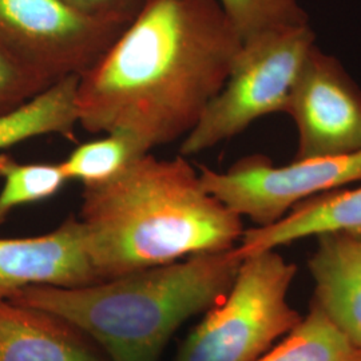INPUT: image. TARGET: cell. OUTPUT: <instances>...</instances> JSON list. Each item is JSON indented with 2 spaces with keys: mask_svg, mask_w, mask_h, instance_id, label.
<instances>
[{
  "mask_svg": "<svg viewBox=\"0 0 361 361\" xmlns=\"http://www.w3.org/2000/svg\"><path fill=\"white\" fill-rule=\"evenodd\" d=\"M90 18L128 27L141 13L147 0H63Z\"/></svg>",
  "mask_w": 361,
  "mask_h": 361,
  "instance_id": "obj_19",
  "label": "cell"
},
{
  "mask_svg": "<svg viewBox=\"0 0 361 361\" xmlns=\"http://www.w3.org/2000/svg\"><path fill=\"white\" fill-rule=\"evenodd\" d=\"M316 35L310 25L268 31L243 42L222 90L182 141L193 157L244 133L264 116L286 111Z\"/></svg>",
  "mask_w": 361,
  "mask_h": 361,
  "instance_id": "obj_5",
  "label": "cell"
},
{
  "mask_svg": "<svg viewBox=\"0 0 361 361\" xmlns=\"http://www.w3.org/2000/svg\"><path fill=\"white\" fill-rule=\"evenodd\" d=\"M125 28L63 0H0V44L51 85L86 73Z\"/></svg>",
  "mask_w": 361,
  "mask_h": 361,
  "instance_id": "obj_7",
  "label": "cell"
},
{
  "mask_svg": "<svg viewBox=\"0 0 361 361\" xmlns=\"http://www.w3.org/2000/svg\"><path fill=\"white\" fill-rule=\"evenodd\" d=\"M78 79L63 78L13 113L0 116V152L43 135L73 138L78 125Z\"/></svg>",
  "mask_w": 361,
  "mask_h": 361,
  "instance_id": "obj_13",
  "label": "cell"
},
{
  "mask_svg": "<svg viewBox=\"0 0 361 361\" xmlns=\"http://www.w3.org/2000/svg\"><path fill=\"white\" fill-rule=\"evenodd\" d=\"M97 281L83 229L75 217L42 235L0 238V300L27 286L73 288Z\"/></svg>",
  "mask_w": 361,
  "mask_h": 361,
  "instance_id": "obj_9",
  "label": "cell"
},
{
  "mask_svg": "<svg viewBox=\"0 0 361 361\" xmlns=\"http://www.w3.org/2000/svg\"><path fill=\"white\" fill-rule=\"evenodd\" d=\"M241 261L233 247L99 284L27 286L7 300L46 312L82 331L113 361H155L180 324L226 296Z\"/></svg>",
  "mask_w": 361,
  "mask_h": 361,
  "instance_id": "obj_3",
  "label": "cell"
},
{
  "mask_svg": "<svg viewBox=\"0 0 361 361\" xmlns=\"http://www.w3.org/2000/svg\"><path fill=\"white\" fill-rule=\"evenodd\" d=\"M297 268L277 250L243 258L232 288L186 338L176 361H255L301 322L288 301Z\"/></svg>",
  "mask_w": 361,
  "mask_h": 361,
  "instance_id": "obj_4",
  "label": "cell"
},
{
  "mask_svg": "<svg viewBox=\"0 0 361 361\" xmlns=\"http://www.w3.org/2000/svg\"><path fill=\"white\" fill-rule=\"evenodd\" d=\"M0 225L16 207L49 200L67 182L61 164H22L0 153Z\"/></svg>",
  "mask_w": 361,
  "mask_h": 361,
  "instance_id": "obj_16",
  "label": "cell"
},
{
  "mask_svg": "<svg viewBox=\"0 0 361 361\" xmlns=\"http://www.w3.org/2000/svg\"><path fill=\"white\" fill-rule=\"evenodd\" d=\"M51 314L0 300V361H101Z\"/></svg>",
  "mask_w": 361,
  "mask_h": 361,
  "instance_id": "obj_12",
  "label": "cell"
},
{
  "mask_svg": "<svg viewBox=\"0 0 361 361\" xmlns=\"http://www.w3.org/2000/svg\"><path fill=\"white\" fill-rule=\"evenodd\" d=\"M285 114L297 130L293 159L361 149V90L341 62L317 46L297 77Z\"/></svg>",
  "mask_w": 361,
  "mask_h": 361,
  "instance_id": "obj_8",
  "label": "cell"
},
{
  "mask_svg": "<svg viewBox=\"0 0 361 361\" xmlns=\"http://www.w3.org/2000/svg\"><path fill=\"white\" fill-rule=\"evenodd\" d=\"M198 174L207 192L233 213L256 226H268L308 198L361 183V149L292 159L286 165H274L267 155L250 154L225 171L201 165Z\"/></svg>",
  "mask_w": 361,
  "mask_h": 361,
  "instance_id": "obj_6",
  "label": "cell"
},
{
  "mask_svg": "<svg viewBox=\"0 0 361 361\" xmlns=\"http://www.w3.org/2000/svg\"><path fill=\"white\" fill-rule=\"evenodd\" d=\"M98 280L235 247L243 219L207 192L178 154L140 157L116 178L83 186L79 214Z\"/></svg>",
  "mask_w": 361,
  "mask_h": 361,
  "instance_id": "obj_2",
  "label": "cell"
},
{
  "mask_svg": "<svg viewBox=\"0 0 361 361\" xmlns=\"http://www.w3.org/2000/svg\"><path fill=\"white\" fill-rule=\"evenodd\" d=\"M50 86L0 44V116L13 113Z\"/></svg>",
  "mask_w": 361,
  "mask_h": 361,
  "instance_id": "obj_18",
  "label": "cell"
},
{
  "mask_svg": "<svg viewBox=\"0 0 361 361\" xmlns=\"http://www.w3.org/2000/svg\"><path fill=\"white\" fill-rule=\"evenodd\" d=\"M147 153L150 152L134 135L114 131L79 145L59 164L67 180L92 186L116 178L135 159Z\"/></svg>",
  "mask_w": 361,
  "mask_h": 361,
  "instance_id": "obj_15",
  "label": "cell"
},
{
  "mask_svg": "<svg viewBox=\"0 0 361 361\" xmlns=\"http://www.w3.org/2000/svg\"><path fill=\"white\" fill-rule=\"evenodd\" d=\"M317 238L310 259L317 307L361 350V237Z\"/></svg>",
  "mask_w": 361,
  "mask_h": 361,
  "instance_id": "obj_11",
  "label": "cell"
},
{
  "mask_svg": "<svg viewBox=\"0 0 361 361\" xmlns=\"http://www.w3.org/2000/svg\"><path fill=\"white\" fill-rule=\"evenodd\" d=\"M328 234L361 237V185L312 197L297 204L277 222L244 231L235 253L238 257H247Z\"/></svg>",
  "mask_w": 361,
  "mask_h": 361,
  "instance_id": "obj_10",
  "label": "cell"
},
{
  "mask_svg": "<svg viewBox=\"0 0 361 361\" xmlns=\"http://www.w3.org/2000/svg\"><path fill=\"white\" fill-rule=\"evenodd\" d=\"M255 361H361V350L316 305Z\"/></svg>",
  "mask_w": 361,
  "mask_h": 361,
  "instance_id": "obj_14",
  "label": "cell"
},
{
  "mask_svg": "<svg viewBox=\"0 0 361 361\" xmlns=\"http://www.w3.org/2000/svg\"><path fill=\"white\" fill-rule=\"evenodd\" d=\"M243 42L268 31L310 25L298 0H217Z\"/></svg>",
  "mask_w": 361,
  "mask_h": 361,
  "instance_id": "obj_17",
  "label": "cell"
},
{
  "mask_svg": "<svg viewBox=\"0 0 361 361\" xmlns=\"http://www.w3.org/2000/svg\"><path fill=\"white\" fill-rule=\"evenodd\" d=\"M243 40L217 0H147L77 87L78 125L152 152L183 140L222 90Z\"/></svg>",
  "mask_w": 361,
  "mask_h": 361,
  "instance_id": "obj_1",
  "label": "cell"
}]
</instances>
